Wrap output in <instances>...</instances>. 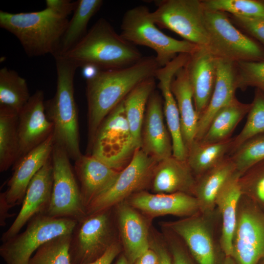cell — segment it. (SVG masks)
Returning a JSON list of instances; mask_svg holds the SVG:
<instances>
[{
    "label": "cell",
    "mask_w": 264,
    "mask_h": 264,
    "mask_svg": "<svg viewBox=\"0 0 264 264\" xmlns=\"http://www.w3.org/2000/svg\"><path fill=\"white\" fill-rule=\"evenodd\" d=\"M169 241L172 264H192L179 241L174 237Z\"/></svg>",
    "instance_id": "7bdbcfd3"
},
{
    "label": "cell",
    "mask_w": 264,
    "mask_h": 264,
    "mask_svg": "<svg viewBox=\"0 0 264 264\" xmlns=\"http://www.w3.org/2000/svg\"><path fill=\"white\" fill-rule=\"evenodd\" d=\"M189 58L188 54L178 55L166 66L159 67L154 76L159 81L158 87L163 96L164 115L172 140L173 155L182 160H186L187 151L182 138L178 109L171 86L176 73L185 66Z\"/></svg>",
    "instance_id": "e0dca14e"
},
{
    "label": "cell",
    "mask_w": 264,
    "mask_h": 264,
    "mask_svg": "<svg viewBox=\"0 0 264 264\" xmlns=\"http://www.w3.org/2000/svg\"><path fill=\"white\" fill-rule=\"evenodd\" d=\"M171 88L178 109L182 138L187 151L195 140L199 118L195 108L192 88L184 66L176 73Z\"/></svg>",
    "instance_id": "4316f807"
},
{
    "label": "cell",
    "mask_w": 264,
    "mask_h": 264,
    "mask_svg": "<svg viewBox=\"0 0 264 264\" xmlns=\"http://www.w3.org/2000/svg\"><path fill=\"white\" fill-rule=\"evenodd\" d=\"M44 102V92L37 90L18 114V160L53 134V125L46 116Z\"/></svg>",
    "instance_id": "ac0fdd59"
},
{
    "label": "cell",
    "mask_w": 264,
    "mask_h": 264,
    "mask_svg": "<svg viewBox=\"0 0 264 264\" xmlns=\"http://www.w3.org/2000/svg\"><path fill=\"white\" fill-rule=\"evenodd\" d=\"M237 172L225 183L216 199V208L221 220L220 244L225 256H232V241L236 228L238 204L242 196Z\"/></svg>",
    "instance_id": "484cf974"
},
{
    "label": "cell",
    "mask_w": 264,
    "mask_h": 264,
    "mask_svg": "<svg viewBox=\"0 0 264 264\" xmlns=\"http://www.w3.org/2000/svg\"><path fill=\"white\" fill-rule=\"evenodd\" d=\"M77 222L72 219L36 215L24 231L2 242L0 255L5 264H28L42 245L59 236L72 233Z\"/></svg>",
    "instance_id": "ba28073f"
},
{
    "label": "cell",
    "mask_w": 264,
    "mask_h": 264,
    "mask_svg": "<svg viewBox=\"0 0 264 264\" xmlns=\"http://www.w3.org/2000/svg\"><path fill=\"white\" fill-rule=\"evenodd\" d=\"M239 184L242 195L264 205V159L242 174Z\"/></svg>",
    "instance_id": "f35d334b"
},
{
    "label": "cell",
    "mask_w": 264,
    "mask_h": 264,
    "mask_svg": "<svg viewBox=\"0 0 264 264\" xmlns=\"http://www.w3.org/2000/svg\"><path fill=\"white\" fill-rule=\"evenodd\" d=\"M157 163L141 148L137 149L128 165L119 172L111 186L87 207L86 214L110 209L141 191L152 179Z\"/></svg>",
    "instance_id": "7c38bea8"
},
{
    "label": "cell",
    "mask_w": 264,
    "mask_h": 264,
    "mask_svg": "<svg viewBox=\"0 0 264 264\" xmlns=\"http://www.w3.org/2000/svg\"><path fill=\"white\" fill-rule=\"evenodd\" d=\"M154 3L157 8L151 16L158 27L170 30L198 46L207 47L209 37L202 0H161Z\"/></svg>",
    "instance_id": "30bf717a"
},
{
    "label": "cell",
    "mask_w": 264,
    "mask_h": 264,
    "mask_svg": "<svg viewBox=\"0 0 264 264\" xmlns=\"http://www.w3.org/2000/svg\"><path fill=\"white\" fill-rule=\"evenodd\" d=\"M166 227L185 243L198 264H217V251L222 249L221 220L216 208L167 223Z\"/></svg>",
    "instance_id": "9c48e42d"
},
{
    "label": "cell",
    "mask_w": 264,
    "mask_h": 264,
    "mask_svg": "<svg viewBox=\"0 0 264 264\" xmlns=\"http://www.w3.org/2000/svg\"><path fill=\"white\" fill-rule=\"evenodd\" d=\"M53 186L49 206L44 215L77 221L87 215L80 187L67 153L54 144L51 154Z\"/></svg>",
    "instance_id": "8fae6325"
},
{
    "label": "cell",
    "mask_w": 264,
    "mask_h": 264,
    "mask_svg": "<svg viewBox=\"0 0 264 264\" xmlns=\"http://www.w3.org/2000/svg\"><path fill=\"white\" fill-rule=\"evenodd\" d=\"M115 264H131L125 255H122L117 260Z\"/></svg>",
    "instance_id": "c3c4849f"
},
{
    "label": "cell",
    "mask_w": 264,
    "mask_h": 264,
    "mask_svg": "<svg viewBox=\"0 0 264 264\" xmlns=\"http://www.w3.org/2000/svg\"><path fill=\"white\" fill-rule=\"evenodd\" d=\"M68 22L46 7L18 13L0 11V26L19 40L29 57L57 55Z\"/></svg>",
    "instance_id": "277c9868"
},
{
    "label": "cell",
    "mask_w": 264,
    "mask_h": 264,
    "mask_svg": "<svg viewBox=\"0 0 264 264\" xmlns=\"http://www.w3.org/2000/svg\"><path fill=\"white\" fill-rule=\"evenodd\" d=\"M209 44L207 48L216 57L234 63L264 61V48L236 26L228 14L205 9Z\"/></svg>",
    "instance_id": "8992f818"
},
{
    "label": "cell",
    "mask_w": 264,
    "mask_h": 264,
    "mask_svg": "<svg viewBox=\"0 0 264 264\" xmlns=\"http://www.w3.org/2000/svg\"><path fill=\"white\" fill-rule=\"evenodd\" d=\"M236 264H258L264 258V213L242 195L232 241Z\"/></svg>",
    "instance_id": "4fadbf2b"
},
{
    "label": "cell",
    "mask_w": 264,
    "mask_h": 264,
    "mask_svg": "<svg viewBox=\"0 0 264 264\" xmlns=\"http://www.w3.org/2000/svg\"><path fill=\"white\" fill-rule=\"evenodd\" d=\"M158 257L156 252L152 248L140 255L132 264H158Z\"/></svg>",
    "instance_id": "bcb514c9"
},
{
    "label": "cell",
    "mask_w": 264,
    "mask_h": 264,
    "mask_svg": "<svg viewBox=\"0 0 264 264\" xmlns=\"http://www.w3.org/2000/svg\"><path fill=\"white\" fill-rule=\"evenodd\" d=\"M57 72L54 96L44 102L45 110L53 125L54 144L62 148L74 161L80 149L78 110L74 98V79L78 66L59 55L54 57Z\"/></svg>",
    "instance_id": "3957f363"
},
{
    "label": "cell",
    "mask_w": 264,
    "mask_h": 264,
    "mask_svg": "<svg viewBox=\"0 0 264 264\" xmlns=\"http://www.w3.org/2000/svg\"><path fill=\"white\" fill-rule=\"evenodd\" d=\"M74 170L85 209L111 186L120 172L91 154H82L75 160Z\"/></svg>",
    "instance_id": "7402d4cb"
},
{
    "label": "cell",
    "mask_w": 264,
    "mask_h": 264,
    "mask_svg": "<svg viewBox=\"0 0 264 264\" xmlns=\"http://www.w3.org/2000/svg\"><path fill=\"white\" fill-rule=\"evenodd\" d=\"M158 260H159V259H158ZM158 264H161L159 262V261Z\"/></svg>",
    "instance_id": "f907efd6"
},
{
    "label": "cell",
    "mask_w": 264,
    "mask_h": 264,
    "mask_svg": "<svg viewBox=\"0 0 264 264\" xmlns=\"http://www.w3.org/2000/svg\"><path fill=\"white\" fill-rule=\"evenodd\" d=\"M151 12L145 5L127 10L122 19L120 34L133 45L145 46L154 50L159 67L166 66L180 54H192L202 47L164 34L152 20Z\"/></svg>",
    "instance_id": "5b68a950"
},
{
    "label": "cell",
    "mask_w": 264,
    "mask_h": 264,
    "mask_svg": "<svg viewBox=\"0 0 264 264\" xmlns=\"http://www.w3.org/2000/svg\"><path fill=\"white\" fill-rule=\"evenodd\" d=\"M229 156L241 175L251 166L264 159V133L247 139Z\"/></svg>",
    "instance_id": "74e56055"
},
{
    "label": "cell",
    "mask_w": 264,
    "mask_h": 264,
    "mask_svg": "<svg viewBox=\"0 0 264 264\" xmlns=\"http://www.w3.org/2000/svg\"><path fill=\"white\" fill-rule=\"evenodd\" d=\"M232 139L212 144L194 140L187 151L186 162L196 178L220 163L229 155Z\"/></svg>",
    "instance_id": "1f68e13d"
},
{
    "label": "cell",
    "mask_w": 264,
    "mask_h": 264,
    "mask_svg": "<svg viewBox=\"0 0 264 264\" xmlns=\"http://www.w3.org/2000/svg\"><path fill=\"white\" fill-rule=\"evenodd\" d=\"M31 96L26 80L14 70H0V105L8 107L18 114Z\"/></svg>",
    "instance_id": "836d02e7"
},
{
    "label": "cell",
    "mask_w": 264,
    "mask_h": 264,
    "mask_svg": "<svg viewBox=\"0 0 264 264\" xmlns=\"http://www.w3.org/2000/svg\"><path fill=\"white\" fill-rule=\"evenodd\" d=\"M155 86V77L148 78L136 86L124 99L127 119L137 149L141 147V132L146 107Z\"/></svg>",
    "instance_id": "f546056e"
},
{
    "label": "cell",
    "mask_w": 264,
    "mask_h": 264,
    "mask_svg": "<svg viewBox=\"0 0 264 264\" xmlns=\"http://www.w3.org/2000/svg\"><path fill=\"white\" fill-rule=\"evenodd\" d=\"M117 205L119 229L125 256L131 264L150 247L147 225L143 217L128 202Z\"/></svg>",
    "instance_id": "603a6c76"
},
{
    "label": "cell",
    "mask_w": 264,
    "mask_h": 264,
    "mask_svg": "<svg viewBox=\"0 0 264 264\" xmlns=\"http://www.w3.org/2000/svg\"><path fill=\"white\" fill-rule=\"evenodd\" d=\"M251 106V103H243L235 98L215 114L204 136L198 141L212 144L231 138L233 131L247 114Z\"/></svg>",
    "instance_id": "f1b7e54d"
},
{
    "label": "cell",
    "mask_w": 264,
    "mask_h": 264,
    "mask_svg": "<svg viewBox=\"0 0 264 264\" xmlns=\"http://www.w3.org/2000/svg\"><path fill=\"white\" fill-rule=\"evenodd\" d=\"M159 67L155 56H146L126 67L98 70L87 79L89 150L96 132L106 117L136 86L154 77Z\"/></svg>",
    "instance_id": "6da1fadb"
},
{
    "label": "cell",
    "mask_w": 264,
    "mask_h": 264,
    "mask_svg": "<svg viewBox=\"0 0 264 264\" xmlns=\"http://www.w3.org/2000/svg\"><path fill=\"white\" fill-rule=\"evenodd\" d=\"M237 172L229 155L220 163L196 178L194 196L200 211L209 213L216 209V199L220 190Z\"/></svg>",
    "instance_id": "83f0119b"
},
{
    "label": "cell",
    "mask_w": 264,
    "mask_h": 264,
    "mask_svg": "<svg viewBox=\"0 0 264 264\" xmlns=\"http://www.w3.org/2000/svg\"><path fill=\"white\" fill-rule=\"evenodd\" d=\"M120 251L119 244L114 242L101 257L87 264H111Z\"/></svg>",
    "instance_id": "ee69618b"
},
{
    "label": "cell",
    "mask_w": 264,
    "mask_h": 264,
    "mask_svg": "<svg viewBox=\"0 0 264 264\" xmlns=\"http://www.w3.org/2000/svg\"><path fill=\"white\" fill-rule=\"evenodd\" d=\"M71 234L53 238L42 245L28 264H72L70 255Z\"/></svg>",
    "instance_id": "e575fe53"
},
{
    "label": "cell",
    "mask_w": 264,
    "mask_h": 264,
    "mask_svg": "<svg viewBox=\"0 0 264 264\" xmlns=\"http://www.w3.org/2000/svg\"><path fill=\"white\" fill-rule=\"evenodd\" d=\"M237 89L235 63L218 58L214 89L206 110L199 119L195 140L202 138L215 114L236 98Z\"/></svg>",
    "instance_id": "cb8c5ba5"
},
{
    "label": "cell",
    "mask_w": 264,
    "mask_h": 264,
    "mask_svg": "<svg viewBox=\"0 0 264 264\" xmlns=\"http://www.w3.org/2000/svg\"><path fill=\"white\" fill-rule=\"evenodd\" d=\"M247 120L241 132L232 139L231 154L240 145L250 138L264 133V94L255 88Z\"/></svg>",
    "instance_id": "8d00e7d4"
},
{
    "label": "cell",
    "mask_w": 264,
    "mask_h": 264,
    "mask_svg": "<svg viewBox=\"0 0 264 264\" xmlns=\"http://www.w3.org/2000/svg\"><path fill=\"white\" fill-rule=\"evenodd\" d=\"M128 203L153 217L170 215L185 218L200 212L197 198L184 193L151 194L141 191L131 196Z\"/></svg>",
    "instance_id": "44dd1931"
},
{
    "label": "cell",
    "mask_w": 264,
    "mask_h": 264,
    "mask_svg": "<svg viewBox=\"0 0 264 264\" xmlns=\"http://www.w3.org/2000/svg\"><path fill=\"white\" fill-rule=\"evenodd\" d=\"M45 2L46 8L66 18L72 11H74L77 5V1H72L69 0H46Z\"/></svg>",
    "instance_id": "b9f144b4"
},
{
    "label": "cell",
    "mask_w": 264,
    "mask_h": 264,
    "mask_svg": "<svg viewBox=\"0 0 264 264\" xmlns=\"http://www.w3.org/2000/svg\"><path fill=\"white\" fill-rule=\"evenodd\" d=\"M10 209L3 198L0 196V225L1 227L6 224V220L8 218L14 215L9 213Z\"/></svg>",
    "instance_id": "7dc6e473"
},
{
    "label": "cell",
    "mask_w": 264,
    "mask_h": 264,
    "mask_svg": "<svg viewBox=\"0 0 264 264\" xmlns=\"http://www.w3.org/2000/svg\"><path fill=\"white\" fill-rule=\"evenodd\" d=\"M221 264H236V263L232 257L224 256Z\"/></svg>",
    "instance_id": "681fc988"
},
{
    "label": "cell",
    "mask_w": 264,
    "mask_h": 264,
    "mask_svg": "<svg viewBox=\"0 0 264 264\" xmlns=\"http://www.w3.org/2000/svg\"><path fill=\"white\" fill-rule=\"evenodd\" d=\"M228 15L236 26L255 40L264 48V19Z\"/></svg>",
    "instance_id": "60d3db41"
},
{
    "label": "cell",
    "mask_w": 264,
    "mask_h": 264,
    "mask_svg": "<svg viewBox=\"0 0 264 264\" xmlns=\"http://www.w3.org/2000/svg\"><path fill=\"white\" fill-rule=\"evenodd\" d=\"M152 179L154 193H184L194 196L195 176L186 160L173 155L157 163Z\"/></svg>",
    "instance_id": "d4e9b609"
},
{
    "label": "cell",
    "mask_w": 264,
    "mask_h": 264,
    "mask_svg": "<svg viewBox=\"0 0 264 264\" xmlns=\"http://www.w3.org/2000/svg\"><path fill=\"white\" fill-rule=\"evenodd\" d=\"M18 113L0 105V171H7L19 158Z\"/></svg>",
    "instance_id": "4dcf8cb0"
},
{
    "label": "cell",
    "mask_w": 264,
    "mask_h": 264,
    "mask_svg": "<svg viewBox=\"0 0 264 264\" xmlns=\"http://www.w3.org/2000/svg\"><path fill=\"white\" fill-rule=\"evenodd\" d=\"M218 61V58L207 47H201L190 55L184 66L192 88L195 108L199 119L206 110L214 89Z\"/></svg>",
    "instance_id": "d6986e66"
},
{
    "label": "cell",
    "mask_w": 264,
    "mask_h": 264,
    "mask_svg": "<svg viewBox=\"0 0 264 264\" xmlns=\"http://www.w3.org/2000/svg\"><path fill=\"white\" fill-rule=\"evenodd\" d=\"M137 149L127 119L123 100L101 124L89 154L118 171L132 159Z\"/></svg>",
    "instance_id": "52a82bcc"
},
{
    "label": "cell",
    "mask_w": 264,
    "mask_h": 264,
    "mask_svg": "<svg viewBox=\"0 0 264 264\" xmlns=\"http://www.w3.org/2000/svg\"><path fill=\"white\" fill-rule=\"evenodd\" d=\"M59 56L78 67L92 66L98 70L126 67L143 57L135 45L118 34L104 18L99 19L75 46Z\"/></svg>",
    "instance_id": "7a4b0ae2"
},
{
    "label": "cell",
    "mask_w": 264,
    "mask_h": 264,
    "mask_svg": "<svg viewBox=\"0 0 264 264\" xmlns=\"http://www.w3.org/2000/svg\"><path fill=\"white\" fill-rule=\"evenodd\" d=\"M150 247L156 252L161 264H172L171 257L165 246L157 241L150 240Z\"/></svg>",
    "instance_id": "f6af8a7d"
},
{
    "label": "cell",
    "mask_w": 264,
    "mask_h": 264,
    "mask_svg": "<svg viewBox=\"0 0 264 264\" xmlns=\"http://www.w3.org/2000/svg\"><path fill=\"white\" fill-rule=\"evenodd\" d=\"M238 89L254 87L264 94V61L235 63Z\"/></svg>",
    "instance_id": "ab89813d"
},
{
    "label": "cell",
    "mask_w": 264,
    "mask_h": 264,
    "mask_svg": "<svg viewBox=\"0 0 264 264\" xmlns=\"http://www.w3.org/2000/svg\"><path fill=\"white\" fill-rule=\"evenodd\" d=\"M103 3L102 0L77 1V7L72 18L68 22L61 41L58 53L56 56L62 55L70 49L85 36L90 20L100 10Z\"/></svg>",
    "instance_id": "d6a6232c"
},
{
    "label": "cell",
    "mask_w": 264,
    "mask_h": 264,
    "mask_svg": "<svg viewBox=\"0 0 264 264\" xmlns=\"http://www.w3.org/2000/svg\"><path fill=\"white\" fill-rule=\"evenodd\" d=\"M162 100L154 90L150 95L141 132V148L157 162L173 155L171 138L164 121Z\"/></svg>",
    "instance_id": "ffe728a7"
},
{
    "label": "cell",
    "mask_w": 264,
    "mask_h": 264,
    "mask_svg": "<svg viewBox=\"0 0 264 264\" xmlns=\"http://www.w3.org/2000/svg\"><path fill=\"white\" fill-rule=\"evenodd\" d=\"M52 186L53 166L51 155L30 182L17 217L1 236L2 242L18 234L33 217L44 214L50 201Z\"/></svg>",
    "instance_id": "9a60e30c"
},
{
    "label": "cell",
    "mask_w": 264,
    "mask_h": 264,
    "mask_svg": "<svg viewBox=\"0 0 264 264\" xmlns=\"http://www.w3.org/2000/svg\"><path fill=\"white\" fill-rule=\"evenodd\" d=\"M206 10L246 18L264 19V0H202Z\"/></svg>",
    "instance_id": "d590c367"
},
{
    "label": "cell",
    "mask_w": 264,
    "mask_h": 264,
    "mask_svg": "<svg viewBox=\"0 0 264 264\" xmlns=\"http://www.w3.org/2000/svg\"><path fill=\"white\" fill-rule=\"evenodd\" d=\"M110 209L87 215L77 220L70 245L72 264H87L95 261L115 242Z\"/></svg>",
    "instance_id": "5bb4252c"
},
{
    "label": "cell",
    "mask_w": 264,
    "mask_h": 264,
    "mask_svg": "<svg viewBox=\"0 0 264 264\" xmlns=\"http://www.w3.org/2000/svg\"><path fill=\"white\" fill-rule=\"evenodd\" d=\"M54 145L52 134L13 165L7 189L0 194L10 208L22 203L30 182L50 157Z\"/></svg>",
    "instance_id": "2e32d148"
}]
</instances>
